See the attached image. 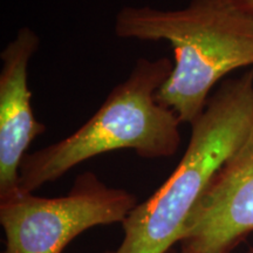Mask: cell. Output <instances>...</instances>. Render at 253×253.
I'll use <instances>...</instances> for the list:
<instances>
[{"label":"cell","mask_w":253,"mask_h":253,"mask_svg":"<svg viewBox=\"0 0 253 253\" xmlns=\"http://www.w3.org/2000/svg\"><path fill=\"white\" fill-rule=\"evenodd\" d=\"M137 204V196L107 185L91 171L79 175L61 197H39L19 190L0 199L5 236L1 253H62L91 227L122 224Z\"/></svg>","instance_id":"277c9868"},{"label":"cell","mask_w":253,"mask_h":253,"mask_svg":"<svg viewBox=\"0 0 253 253\" xmlns=\"http://www.w3.org/2000/svg\"><path fill=\"white\" fill-rule=\"evenodd\" d=\"M173 252H175V250H171V251H170L169 253H173Z\"/></svg>","instance_id":"30bf717a"},{"label":"cell","mask_w":253,"mask_h":253,"mask_svg":"<svg viewBox=\"0 0 253 253\" xmlns=\"http://www.w3.org/2000/svg\"><path fill=\"white\" fill-rule=\"evenodd\" d=\"M246 253H253V246H250V248L248 249V252Z\"/></svg>","instance_id":"9c48e42d"},{"label":"cell","mask_w":253,"mask_h":253,"mask_svg":"<svg viewBox=\"0 0 253 253\" xmlns=\"http://www.w3.org/2000/svg\"><path fill=\"white\" fill-rule=\"evenodd\" d=\"M172 68L173 62L166 56L138 59L129 77L113 88L78 130L25 155L19 189L34 192L84 161L114 150L130 149L145 160L173 156L181 147V121L156 99Z\"/></svg>","instance_id":"3957f363"},{"label":"cell","mask_w":253,"mask_h":253,"mask_svg":"<svg viewBox=\"0 0 253 253\" xmlns=\"http://www.w3.org/2000/svg\"><path fill=\"white\" fill-rule=\"evenodd\" d=\"M239 1L253 13V0H239Z\"/></svg>","instance_id":"52a82bcc"},{"label":"cell","mask_w":253,"mask_h":253,"mask_svg":"<svg viewBox=\"0 0 253 253\" xmlns=\"http://www.w3.org/2000/svg\"><path fill=\"white\" fill-rule=\"evenodd\" d=\"M185 153L171 175L121 224L123 239L104 253H169L211 179L253 130V67L226 79L191 123Z\"/></svg>","instance_id":"7a4b0ae2"},{"label":"cell","mask_w":253,"mask_h":253,"mask_svg":"<svg viewBox=\"0 0 253 253\" xmlns=\"http://www.w3.org/2000/svg\"><path fill=\"white\" fill-rule=\"evenodd\" d=\"M114 30L122 39L170 43L173 68L156 99L181 123L191 125L204 112L229 73L253 67V13L239 0H190L173 11L125 6Z\"/></svg>","instance_id":"6da1fadb"},{"label":"cell","mask_w":253,"mask_h":253,"mask_svg":"<svg viewBox=\"0 0 253 253\" xmlns=\"http://www.w3.org/2000/svg\"><path fill=\"white\" fill-rule=\"evenodd\" d=\"M253 233V130L211 179L179 244L196 253H232Z\"/></svg>","instance_id":"5b68a950"},{"label":"cell","mask_w":253,"mask_h":253,"mask_svg":"<svg viewBox=\"0 0 253 253\" xmlns=\"http://www.w3.org/2000/svg\"><path fill=\"white\" fill-rule=\"evenodd\" d=\"M173 253H196V252H194V251H190V250H186V249H182L181 248V250H179V252H173Z\"/></svg>","instance_id":"ba28073f"},{"label":"cell","mask_w":253,"mask_h":253,"mask_svg":"<svg viewBox=\"0 0 253 253\" xmlns=\"http://www.w3.org/2000/svg\"><path fill=\"white\" fill-rule=\"evenodd\" d=\"M40 45L30 27H21L2 50L0 71V199L19 191V171L27 149L46 126L38 121L28 88V65Z\"/></svg>","instance_id":"8992f818"}]
</instances>
